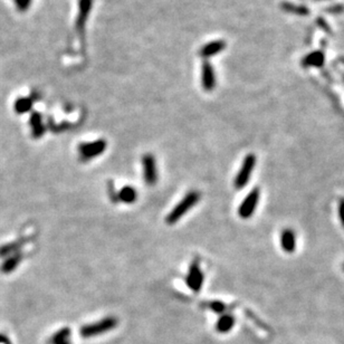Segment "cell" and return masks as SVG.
I'll return each mask as SVG.
<instances>
[{
	"label": "cell",
	"instance_id": "6da1fadb",
	"mask_svg": "<svg viewBox=\"0 0 344 344\" xmlns=\"http://www.w3.org/2000/svg\"><path fill=\"white\" fill-rule=\"evenodd\" d=\"M199 200H200V193L196 191V190L189 191L181 199L178 205L170 211V214L167 216V224L173 225L176 221H179L188 211L191 210L197 205Z\"/></svg>",
	"mask_w": 344,
	"mask_h": 344
},
{
	"label": "cell",
	"instance_id": "7a4b0ae2",
	"mask_svg": "<svg viewBox=\"0 0 344 344\" xmlns=\"http://www.w3.org/2000/svg\"><path fill=\"white\" fill-rule=\"evenodd\" d=\"M117 323H119V321L114 316H107V318H104L95 323L84 325L80 330V336L84 339L102 336V334L110 332L113 329H115Z\"/></svg>",
	"mask_w": 344,
	"mask_h": 344
},
{
	"label": "cell",
	"instance_id": "3957f363",
	"mask_svg": "<svg viewBox=\"0 0 344 344\" xmlns=\"http://www.w3.org/2000/svg\"><path fill=\"white\" fill-rule=\"evenodd\" d=\"M256 165V157L253 153L247 155L245 159L243 161L242 168L238 171V173L235 178V187L236 189H243L248 183V181L251 179V175L254 171Z\"/></svg>",
	"mask_w": 344,
	"mask_h": 344
},
{
	"label": "cell",
	"instance_id": "277c9868",
	"mask_svg": "<svg viewBox=\"0 0 344 344\" xmlns=\"http://www.w3.org/2000/svg\"><path fill=\"white\" fill-rule=\"evenodd\" d=\"M106 149V141L103 139L93 142H86L79 146V153L83 161L92 160L94 158L101 156Z\"/></svg>",
	"mask_w": 344,
	"mask_h": 344
},
{
	"label": "cell",
	"instance_id": "5b68a950",
	"mask_svg": "<svg viewBox=\"0 0 344 344\" xmlns=\"http://www.w3.org/2000/svg\"><path fill=\"white\" fill-rule=\"evenodd\" d=\"M258 200H259V189L254 188L239 206L238 215L241 216V218L248 219L254 215Z\"/></svg>",
	"mask_w": 344,
	"mask_h": 344
},
{
	"label": "cell",
	"instance_id": "8992f818",
	"mask_svg": "<svg viewBox=\"0 0 344 344\" xmlns=\"http://www.w3.org/2000/svg\"><path fill=\"white\" fill-rule=\"evenodd\" d=\"M203 273L200 268V264H199L198 260L192 261V264L190 265L187 278H185V282L189 288L191 289L194 293H199L203 285Z\"/></svg>",
	"mask_w": 344,
	"mask_h": 344
},
{
	"label": "cell",
	"instance_id": "52a82bcc",
	"mask_svg": "<svg viewBox=\"0 0 344 344\" xmlns=\"http://www.w3.org/2000/svg\"><path fill=\"white\" fill-rule=\"evenodd\" d=\"M143 178L148 185H155L158 181V169L155 156L147 153L142 157Z\"/></svg>",
	"mask_w": 344,
	"mask_h": 344
},
{
	"label": "cell",
	"instance_id": "ba28073f",
	"mask_svg": "<svg viewBox=\"0 0 344 344\" xmlns=\"http://www.w3.org/2000/svg\"><path fill=\"white\" fill-rule=\"evenodd\" d=\"M79 8V16L78 19H76L75 27L81 37H83L86 19H87L90 8H92V0H80Z\"/></svg>",
	"mask_w": 344,
	"mask_h": 344
},
{
	"label": "cell",
	"instance_id": "9c48e42d",
	"mask_svg": "<svg viewBox=\"0 0 344 344\" xmlns=\"http://www.w3.org/2000/svg\"><path fill=\"white\" fill-rule=\"evenodd\" d=\"M280 245H282L283 251L288 254L296 250V237L292 229H285L280 236Z\"/></svg>",
	"mask_w": 344,
	"mask_h": 344
},
{
	"label": "cell",
	"instance_id": "30bf717a",
	"mask_svg": "<svg viewBox=\"0 0 344 344\" xmlns=\"http://www.w3.org/2000/svg\"><path fill=\"white\" fill-rule=\"evenodd\" d=\"M216 85V78L210 63L203 62L202 64V86L206 90H211Z\"/></svg>",
	"mask_w": 344,
	"mask_h": 344
},
{
	"label": "cell",
	"instance_id": "8fae6325",
	"mask_svg": "<svg viewBox=\"0 0 344 344\" xmlns=\"http://www.w3.org/2000/svg\"><path fill=\"white\" fill-rule=\"evenodd\" d=\"M225 46H226V44H225V42H223V40H216V42H211L209 44L205 45V46L200 49L199 54H200V56L205 57V58L209 57V56L215 55V54H218L219 52L223 51Z\"/></svg>",
	"mask_w": 344,
	"mask_h": 344
},
{
	"label": "cell",
	"instance_id": "7c38bea8",
	"mask_svg": "<svg viewBox=\"0 0 344 344\" xmlns=\"http://www.w3.org/2000/svg\"><path fill=\"white\" fill-rule=\"evenodd\" d=\"M234 325H235V318L232 314L226 313L219 318L218 322H217L216 324V329L217 331L220 333H227L234 328Z\"/></svg>",
	"mask_w": 344,
	"mask_h": 344
},
{
	"label": "cell",
	"instance_id": "4fadbf2b",
	"mask_svg": "<svg viewBox=\"0 0 344 344\" xmlns=\"http://www.w3.org/2000/svg\"><path fill=\"white\" fill-rule=\"evenodd\" d=\"M30 126L33 128V135L36 139H39L45 133V126L42 122V115L37 112H34L30 116Z\"/></svg>",
	"mask_w": 344,
	"mask_h": 344
},
{
	"label": "cell",
	"instance_id": "5bb4252c",
	"mask_svg": "<svg viewBox=\"0 0 344 344\" xmlns=\"http://www.w3.org/2000/svg\"><path fill=\"white\" fill-rule=\"evenodd\" d=\"M51 344H71V330L63 328L60 331L53 334Z\"/></svg>",
	"mask_w": 344,
	"mask_h": 344
},
{
	"label": "cell",
	"instance_id": "9a60e30c",
	"mask_svg": "<svg viewBox=\"0 0 344 344\" xmlns=\"http://www.w3.org/2000/svg\"><path fill=\"white\" fill-rule=\"evenodd\" d=\"M137 198H138L137 190L132 187H130V185L123 187L119 192V199L124 203H133L135 202V200H137Z\"/></svg>",
	"mask_w": 344,
	"mask_h": 344
},
{
	"label": "cell",
	"instance_id": "2e32d148",
	"mask_svg": "<svg viewBox=\"0 0 344 344\" xmlns=\"http://www.w3.org/2000/svg\"><path fill=\"white\" fill-rule=\"evenodd\" d=\"M33 107V99L30 97H20L15 103V111L17 114H25Z\"/></svg>",
	"mask_w": 344,
	"mask_h": 344
},
{
	"label": "cell",
	"instance_id": "e0dca14e",
	"mask_svg": "<svg viewBox=\"0 0 344 344\" xmlns=\"http://www.w3.org/2000/svg\"><path fill=\"white\" fill-rule=\"evenodd\" d=\"M21 260V255L20 254H15L8 258V259L3 262V265L1 267V270L3 273H10L13 269L16 268L19 264V261Z\"/></svg>",
	"mask_w": 344,
	"mask_h": 344
},
{
	"label": "cell",
	"instance_id": "ac0fdd59",
	"mask_svg": "<svg viewBox=\"0 0 344 344\" xmlns=\"http://www.w3.org/2000/svg\"><path fill=\"white\" fill-rule=\"evenodd\" d=\"M208 307H209L211 311H214L215 313H217V314H223L224 312L226 311V305L224 304V303H221L219 301L210 302L209 304H208Z\"/></svg>",
	"mask_w": 344,
	"mask_h": 344
},
{
	"label": "cell",
	"instance_id": "d6986e66",
	"mask_svg": "<svg viewBox=\"0 0 344 344\" xmlns=\"http://www.w3.org/2000/svg\"><path fill=\"white\" fill-rule=\"evenodd\" d=\"M31 0H15L16 7L20 12L26 11L30 7Z\"/></svg>",
	"mask_w": 344,
	"mask_h": 344
},
{
	"label": "cell",
	"instance_id": "ffe728a7",
	"mask_svg": "<svg viewBox=\"0 0 344 344\" xmlns=\"http://www.w3.org/2000/svg\"><path fill=\"white\" fill-rule=\"evenodd\" d=\"M18 244H11V246L10 245H7V246H4L2 248H0V256H3V255H8V254H10V253H13L15 252L17 248H18Z\"/></svg>",
	"mask_w": 344,
	"mask_h": 344
},
{
	"label": "cell",
	"instance_id": "44dd1931",
	"mask_svg": "<svg viewBox=\"0 0 344 344\" xmlns=\"http://www.w3.org/2000/svg\"><path fill=\"white\" fill-rule=\"evenodd\" d=\"M339 217H340V220L344 227V198L340 199V201H339Z\"/></svg>",
	"mask_w": 344,
	"mask_h": 344
},
{
	"label": "cell",
	"instance_id": "7402d4cb",
	"mask_svg": "<svg viewBox=\"0 0 344 344\" xmlns=\"http://www.w3.org/2000/svg\"><path fill=\"white\" fill-rule=\"evenodd\" d=\"M0 344H8V339L3 334H0Z\"/></svg>",
	"mask_w": 344,
	"mask_h": 344
},
{
	"label": "cell",
	"instance_id": "603a6c76",
	"mask_svg": "<svg viewBox=\"0 0 344 344\" xmlns=\"http://www.w3.org/2000/svg\"><path fill=\"white\" fill-rule=\"evenodd\" d=\"M343 270H344V264H343Z\"/></svg>",
	"mask_w": 344,
	"mask_h": 344
}]
</instances>
